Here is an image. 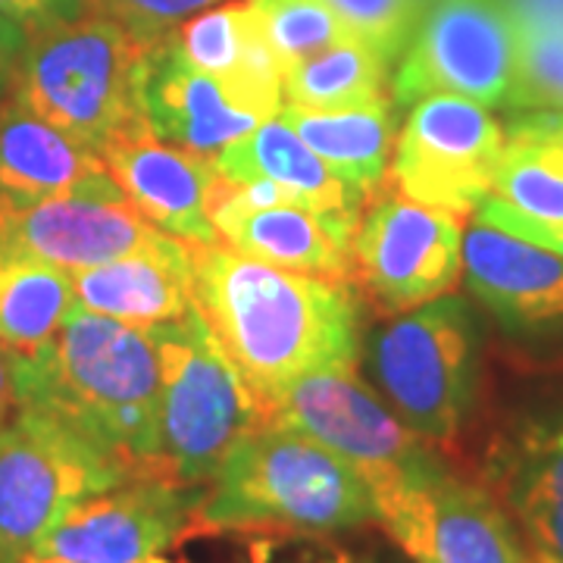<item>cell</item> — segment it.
<instances>
[{
	"label": "cell",
	"mask_w": 563,
	"mask_h": 563,
	"mask_svg": "<svg viewBox=\"0 0 563 563\" xmlns=\"http://www.w3.org/2000/svg\"><path fill=\"white\" fill-rule=\"evenodd\" d=\"M213 161L222 179L276 181L301 207L322 217H361L366 207L361 191L332 173L282 117L261 122L244 139L225 144Z\"/></svg>",
	"instance_id": "cell-22"
},
{
	"label": "cell",
	"mask_w": 563,
	"mask_h": 563,
	"mask_svg": "<svg viewBox=\"0 0 563 563\" xmlns=\"http://www.w3.org/2000/svg\"><path fill=\"white\" fill-rule=\"evenodd\" d=\"M69 279L76 307L141 329L179 320L195 303L191 244L179 239H166L98 266L73 269Z\"/></svg>",
	"instance_id": "cell-20"
},
{
	"label": "cell",
	"mask_w": 563,
	"mask_h": 563,
	"mask_svg": "<svg viewBox=\"0 0 563 563\" xmlns=\"http://www.w3.org/2000/svg\"><path fill=\"white\" fill-rule=\"evenodd\" d=\"M373 523H379V507L351 463L295 429L263 420L207 483L191 529L335 536Z\"/></svg>",
	"instance_id": "cell-3"
},
{
	"label": "cell",
	"mask_w": 563,
	"mask_h": 563,
	"mask_svg": "<svg viewBox=\"0 0 563 563\" xmlns=\"http://www.w3.org/2000/svg\"><path fill=\"white\" fill-rule=\"evenodd\" d=\"M335 16L388 60H401L422 16L420 0H325Z\"/></svg>",
	"instance_id": "cell-30"
},
{
	"label": "cell",
	"mask_w": 563,
	"mask_h": 563,
	"mask_svg": "<svg viewBox=\"0 0 563 563\" xmlns=\"http://www.w3.org/2000/svg\"><path fill=\"white\" fill-rule=\"evenodd\" d=\"M166 239L173 235L144 220L129 198L66 195L0 213V251L51 263L66 273L117 261Z\"/></svg>",
	"instance_id": "cell-17"
},
{
	"label": "cell",
	"mask_w": 563,
	"mask_h": 563,
	"mask_svg": "<svg viewBox=\"0 0 563 563\" xmlns=\"http://www.w3.org/2000/svg\"><path fill=\"white\" fill-rule=\"evenodd\" d=\"M420 3H422V7H429V3H432V0H420Z\"/></svg>",
	"instance_id": "cell-40"
},
{
	"label": "cell",
	"mask_w": 563,
	"mask_h": 563,
	"mask_svg": "<svg viewBox=\"0 0 563 563\" xmlns=\"http://www.w3.org/2000/svg\"><path fill=\"white\" fill-rule=\"evenodd\" d=\"M369 388L432 448H451L470 426L483 388V329L461 295L395 313L361 344Z\"/></svg>",
	"instance_id": "cell-5"
},
{
	"label": "cell",
	"mask_w": 563,
	"mask_h": 563,
	"mask_svg": "<svg viewBox=\"0 0 563 563\" xmlns=\"http://www.w3.org/2000/svg\"><path fill=\"white\" fill-rule=\"evenodd\" d=\"M66 195L125 198L101 154L7 95L0 103V213Z\"/></svg>",
	"instance_id": "cell-19"
},
{
	"label": "cell",
	"mask_w": 563,
	"mask_h": 563,
	"mask_svg": "<svg viewBox=\"0 0 563 563\" xmlns=\"http://www.w3.org/2000/svg\"><path fill=\"white\" fill-rule=\"evenodd\" d=\"M154 44L101 13L44 25L25 38L10 98L103 154L113 141L147 132L139 91Z\"/></svg>",
	"instance_id": "cell-4"
},
{
	"label": "cell",
	"mask_w": 563,
	"mask_h": 563,
	"mask_svg": "<svg viewBox=\"0 0 563 563\" xmlns=\"http://www.w3.org/2000/svg\"><path fill=\"white\" fill-rule=\"evenodd\" d=\"M176 44L181 57L201 73L282 91L285 66L247 3H229L185 22L176 32Z\"/></svg>",
	"instance_id": "cell-24"
},
{
	"label": "cell",
	"mask_w": 563,
	"mask_h": 563,
	"mask_svg": "<svg viewBox=\"0 0 563 563\" xmlns=\"http://www.w3.org/2000/svg\"><path fill=\"white\" fill-rule=\"evenodd\" d=\"M129 479L120 463L32 407L0 422V563H20L91 495Z\"/></svg>",
	"instance_id": "cell-8"
},
{
	"label": "cell",
	"mask_w": 563,
	"mask_h": 563,
	"mask_svg": "<svg viewBox=\"0 0 563 563\" xmlns=\"http://www.w3.org/2000/svg\"><path fill=\"white\" fill-rule=\"evenodd\" d=\"M20 407H32L120 463L161 473V366L151 329L73 307L60 332L16 357Z\"/></svg>",
	"instance_id": "cell-2"
},
{
	"label": "cell",
	"mask_w": 563,
	"mask_h": 563,
	"mask_svg": "<svg viewBox=\"0 0 563 563\" xmlns=\"http://www.w3.org/2000/svg\"><path fill=\"white\" fill-rule=\"evenodd\" d=\"M20 407L16 395V354L0 342V422L10 420Z\"/></svg>",
	"instance_id": "cell-36"
},
{
	"label": "cell",
	"mask_w": 563,
	"mask_h": 563,
	"mask_svg": "<svg viewBox=\"0 0 563 563\" xmlns=\"http://www.w3.org/2000/svg\"><path fill=\"white\" fill-rule=\"evenodd\" d=\"M217 0H88L85 13L110 16L144 41H161L195 13H203Z\"/></svg>",
	"instance_id": "cell-31"
},
{
	"label": "cell",
	"mask_w": 563,
	"mask_h": 563,
	"mask_svg": "<svg viewBox=\"0 0 563 563\" xmlns=\"http://www.w3.org/2000/svg\"><path fill=\"white\" fill-rule=\"evenodd\" d=\"M514 122L529 125L536 132H544L551 139L563 141V110H529V113H514Z\"/></svg>",
	"instance_id": "cell-37"
},
{
	"label": "cell",
	"mask_w": 563,
	"mask_h": 563,
	"mask_svg": "<svg viewBox=\"0 0 563 563\" xmlns=\"http://www.w3.org/2000/svg\"><path fill=\"white\" fill-rule=\"evenodd\" d=\"M483 485L520 532L529 561L563 563V407L526 413L498 432Z\"/></svg>",
	"instance_id": "cell-16"
},
{
	"label": "cell",
	"mask_w": 563,
	"mask_h": 563,
	"mask_svg": "<svg viewBox=\"0 0 563 563\" xmlns=\"http://www.w3.org/2000/svg\"><path fill=\"white\" fill-rule=\"evenodd\" d=\"M563 110V29L520 32V69L507 113Z\"/></svg>",
	"instance_id": "cell-29"
},
{
	"label": "cell",
	"mask_w": 563,
	"mask_h": 563,
	"mask_svg": "<svg viewBox=\"0 0 563 563\" xmlns=\"http://www.w3.org/2000/svg\"><path fill=\"white\" fill-rule=\"evenodd\" d=\"M504 147L507 129L488 107L448 91L426 95L407 107L388 185L466 220L492 195Z\"/></svg>",
	"instance_id": "cell-11"
},
{
	"label": "cell",
	"mask_w": 563,
	"mask_h": 563,
	"mask_svg": "<svg viewBox=\"0 0 563 563\" xmlns=\"http://www.w3.org/2000/svg\"><path fill=\"white\" fill-rule=\"evenodd\" d=\"M161 366V461L185 485H203L244 435L263 404L191 303L179 320L151 325Z\"/></svg>",
	"instance_id": "cell-6"
},
{
	"label": "cell",
	"mask_w": 563,
	"mask_h": 563,
	"mask_svg": "<svg viewBox=\"0 0 563 563\" xmlns=\"http://www.w3.org/2000/svg\"><path fill=\"white\" fill-rule=\"evenodd\" d=\"M76 307L66 269L0 251V342L32 357L51 342Z\"/></svg>",
	"instance_id": "cell-25"
},
{
	"label": "cell",
	"mask_w": 563,
	"mask_h": 563,
	"mask_svg": "<svg viewBox=\"0 0 563 563\" xmlns=\"http://www.w3.org/2000/svg\"><path fill=\"white\" fill-rule=\"evenodd\" d=\"M139 563H176V561H166V558H161V554H151V558H144V561Z\"/></svg>",
	"instance_id": "cell-39"
},
{
	"label": "cell",
	"mask_w": 563,
	"mask_h": 563,
	"mask_svg": "<svg viewBox=\"0 0 563 563\" xmlns=\"http://www.w3.org/2000/svg\"><path fill=\"white\" fill-rule=\"evenodd\" d=\"M463 217L385 185L357 222L351 285H361L366 301L391 317L451 295L463 282Z\"/></svg>",
	"instance_id": "cell-10"
},
{
	"label": "cell",
	"mask_w": 563,
	"mask_h": 563,
	"mask_svg": "<svg viewBox=\"0 0 563 563\" xmlns=\"http://www.w3.org/2000/svg\"><path fill=\"white\" fill-rule=\"evenodd\" d=\"M520 32L563 29V0H510Z\"/></svg>",
	"instance_id": "cell-35"
},
{
	"label": "cell",
	"mask_w": 563,
	"mask_h": 563,
	"mask_svg": "<svg viewBox=\"0 0 563 563\" xmlns=\"http://www.w3.org/2000/svg\"><path fill=\"white\" fill-rule=\"evenodd\" d=\"M101 161L151 225L185 244L222 242L210 220V207L222 185L213 157L157 141L151 132H135L113 141Z\"/></svg>",
	"instance_id": "cell-18"
},
{
	"label": "cell",
	"mask_w": 563,
	"mask_h": 563,
	"mask_svg": "<svg viewBox=\"0 0 563 563\" xmlns=\"http://www.w3.org/2000/svg\"><path fill=\"white\" fill-rule=\"evenodd\" d=\"M379 523L413 563H532L483 479L448 463L383 504Z\"/></svg>",
	"instance_id": "cell-13"
},
{
	"label": "cell",
	"mask_w": 563,
	"mask_h": 563,
	"mask_svg": "<svg viewBox=\"0 0 563 563\" xmlns=\"http://www.w3.org/2000/svg\"><path fill=\"white\" fill-rule=\"evenodd\" d=\"M285 95L195 69L181 57L176 32L157 41L141 73L139 107L144 129L157 141L217 157L261 122L279 117Z\"/></svg>",
	"instance_id": "cell-14"
},
{
	"label": "cell",
	"mask_w": 563,
	"mask_h": 563,
	"mask_svg": "<svg viewBox=\"0 0 563 563\" xmlns=\"http://www.w3.org/2000/svg\"><path fill=\"white\" fill-rule=\"evenodd\" d=\"M463 285L520 361L563 369V257L473 222L463 232Z\"/></svg>",
	"instance_id": "cell-12"
},
{
	"label": "cell",
	"mask_w": 563,
	"mask_h": 563,
	"mask_svg": "<svg viewBox=\"0 0 563 563\" xmlns=\"http://www.w3.org/2000/svg\"><path fill=\"white\" fill-rule=\"evenodd\" d=\"M25 29H20L13 20H7L0 13V103L7 101L10 88H13V76L20 66L22 51H25Z\"/></svg>",
	"instance_id": "cell-34"
},
{
	"label": "cell",
	"mask_w": 563,
	"mask_h": 563,
	"mask_svg": "<svg viewBox=\"0 0 563 563\" xmlns=\"http://www.w3.org/2000/svg\"><path fill=\"white\" fill-rule=\"evenodd\" d=\"M361 217H322L301 203H276L244 213L220 239L244 257L320 279L351 282V242Z\"/></svg>",
	"instance_id": "cell-21"
},
{
	"label": "cell",
	"mask_w": 563,
	"mask_h": 563,
	"mask_svg": "<svg viewBox=\"0 0 563 563\" xmlns=\"http://www.w3.org/2000/svg\"><path fill=\"white\" fill-rule=\"evenodd\" d=\"M498 179L492 198L536 222H563V141L507 122Z\"/></svg>",
	"instance_id": "cell-27"
},
{
	"label": "cell",
	"mask_w": 563,
	"mask_h": 563,
	"mask_svg": "<svg viewBox=\"0 0 563 563\" xmlns=\"http://www.w3.org/2000/svg\"><path fill=\"white\" fill-rule=\"evenodd\" d=\"M191 295L261 404L322 366L361 363V301L351 282L191 244Z\"/></svg>",
	"instance_id": "cell-1"
},
{
	"label": "cell",
	"mask_w": 563,
	"mask_h": 563,
	"mask_svg": "<svg viewBox=\"0 0 563 563\" xmlns=\"http://www.w3.org/2000/svg\"><path fill=\"white\" fill-rule=\"evenodd\" d=\"M357 369L361 363H339L303 373L263 404V420L295 429L339 454L366 479L376 507H383L435 473L444 457L361 383Z\"/></svg>",
	"instance_id": "cell-7"
},
{
	"label": "cell",
	"mask_w": 563,
	"mask_h": 563,
	"mask_svg": "<svg viewBox=\"0 0 563 563\" xmlns=\"http://www.w3.org/2000/svg\"><path fill=\"white\" fill-rule=\"evenodd\" d=\"M285 103L303 110H351L391 95V60L361 38L332 44L285 69Z\"/></svg>",
	"instance_id": "cell-26"
},
{
	"label": "cell",
	"mask_w": 563,
	"mask_h": 563,
	"mask_svg": "<svg viewBox=\"0 0 563 563\" xmlns=\"http://www.w3.org/2000/svg\"><path fill=\"white\" fill-rule=\"evenodd\" d=\"M244 3L263 22V32L285 69L332 44L357 38L325 0H244Z\"/></svg>",
	"instance_id": "cell-28"
},
{
	"label": "cell",
	"mask_w": 563,
	"mask_h": 563,
	"mask_svg": "<svg viewBox=\"0 0 563 563\" xmlns=\"http://www.w3.org/2000/svg\"><path fill=\"white\" fill-rule=\"evenodd\" d=\"M473 217H476V222H483V225H495V229H501L507 235H517L523 242L548 247V251H554V254L563 257V222H536L529 220V217H520L517 210H510L507 203L492 198V195L476 207Z\"/></svg>",
	"instance_id": "cell-32"
},
{
	"label": "cell",
	"mask_w": 563,
	"mask_h": 563,
	"mask_svg": "<svg viewBox=\"0 0 563 563\" xmlns=\"http://www.w3.org/2000/svg\"><path fill=\"white\" fill-rule=\"evenodd\" d=\"M85 3L88 0H0V13L25 29V35H29V32L54 25V22L76 20L85 13Z\"/></svg>",
	"instance_id": "cell-33"
},
{
	"label": "cell",
	"mask_w": 563,
	"mask_h": 563,
	"mask_svg": "<svg viewBox=\"0 0 563 563\" xmlns=\"http://www.w3.org/2000/svg\"><path fill=\"white\" fill-rule=\"evenodd\" d=\"M398 103L383 101L351 110H303L282 103L279 117L332 173H339L363 198H376L388 185V166L398 141Z\"/></svg>",
	"instance_id": "cell-23"
},
{
	"label": "cell",
	"mask_w": 563,
	"mask_h": 563,
	"mask_svg": "<svg viewBox=\"0 0 563 563\" xmlns=\"http://www.w3.org/2000/svg\"><path fill=\"white\" fill-rule=\"evenodd\" d=\"M520 69V25L510 0H432L401 54L391 98L407 110L426 95H463L507 110Z\"/></svg>",
	"instance_id": "cell-9"
},
{
	"label": "cell",
	"mask_w": 563,
	"mask_h": 563,
	"mask_svg": "<svg viewBox=\"0 0 563 563\" xmlns=\"http://www.w3.org/2000/svg\"><path fill=\"white\" fill-rule=\"evenodd\" d=\"M203 488L173 476H129L76 504L38 542L73 563H139L176 544L195 523Z\"/></svg>",
	"instance_id": "cell-15"
},
{
	"label": "cell",
	"mask_w": 563,
	"mask_h": 563,
	"mask_svg": "<svg viewBox=\"0 0 563 563\" xmlns=\"http://www.w3.org/2000/svg\"><path fill=\"white\" fill-rule=\"evenodd\" d=\"M20 563H73V561H66V558H54V554H38V551H32V554H25Z\"/></svg>",
	"instance_id": "cell-38"
}]
</instances>
